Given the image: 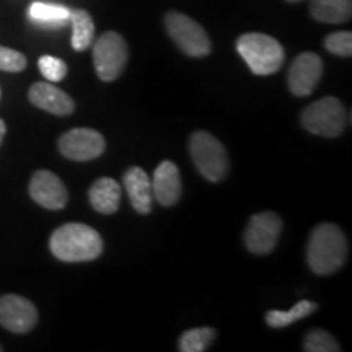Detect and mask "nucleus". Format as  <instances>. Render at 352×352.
<instances>
[{
    "label": "nucleus",
    "instance_id": "obj_1",
    "mask_svg": "<svg viewBox=\"0 0 352 352\" xmlns=\"http://www.w3.org/2000/svg\"><path fill=\"white\" fill-rule=\"evenodd\" d=\"M349 245L346 235L334 223H320L310 233L307 245V263L318 276H329L344 266Z\"/></svg>",
    "mask_w": 352,
    "mask_h": 352
},
{
    "label": "nucleus",
    "instance_id": "obj_2",
    "mask_svg": "<svg viewBox=\"0 0 352 352\" xmlns=\"http://www.w3.org/2000/svg\"><path fill=\"white\" fill-rule=\"evenodd\" d=\"M50 248L64 263L94 261L103 253V240L95 228L85 223H65L51 235Z\"/></svg>",
    "mask_w": 352,
    "mask_h": 352
},
{
    "label": "nucleus",
    "instance_id": "obj_3",
    "mask_svg": "<svg viewBox=\"0 0 352 352\" xmlns=\"http://www.w3.org/2000/svg\"><path fill=\"white\" fill-rule=\"evenodd\" d=\"M236 51L254 76H272L284 64V47L270 34L246 33L236 41Z\"/></svg>",
    "mask_w": 352,
    "mask_h": 352
},
{
    "label": "nucleus",
    "instance_id": "obj_4",
    "mask_svg": "<svg viewBox=\"0 0 352 352\" xmlns=\"http://www.w3.org/2000/svg\"><path fill=\"white\" fill-rule=\"evenodd\" d=\"M189 153L196 168L208 182H222L228 173V155L223 144L206 131H197L189 140Z\"/></svg>",
    "mask_w": 352,
    "mask_h": 352
},
{
    "label": "nucleus",
    "instance_id": "obj_5",
    "mask_svg": "<svg viewBox=\"0 0 352 352\" xmlns=\"http://www.w3.org/2000/svg\"><path fill=\"white\" fill-rule=\"evenodd\" d=\"M300 122L311 134L338 138L346 129V108L334 96H324L303 109Z\"/></svg>",
    "mask_w": 352,
    "mask_h": 352
},
{
    "label": "nucleus",
    "instance_id": "obj_6",
    "mask_svg": "<svg viewBox=\"0 0 352 352\" xmlns=\"http://www.w3.org/2000/svg\"><path fill=\"white\" fill-rule=\"evenodd\" d=\"M165 26L176 46L189 57H204L210 52V39L204 28L179 12H168L165 15Z\"/></svg>",
    "mask_w": 352,
    "mask_h": 352
},
{
    "label": "nucleus",
    "instance_id": "obj_7",
    "mask_svg": "<svg viewBox=\"0 0 352 352\" xmlns=\"http://www.w3.org/2000/svg\"><path fill=\"white\" fill-rule=\"evenodd\" d=\"M91 46L96 76L103 82L116 80L127 64V44L124 38L116 32H107Z\"/></svg>",
    "mask_w": 352,
    "mask_h": 352
},
{
    "label": "nucleus",
    "instance_id": "obj_8",
    "mask_svg": "<svg viewBox=\"0 0 352 352\" xmlns=\"http://www.w3.org/2000/svg\"><path fill=\"white\" fill-rule=\"evenodd\" d=\"M283 232V220L274 212H258L252 215L245 230V245L250 253L264 256L276 248Z\"/></svg>",
    "mask_w": 352,
    "mask_h": 352
},
{
    "label": "nucleus",
    "instance_id": "obj_9",
    "mask_svg": "<svg viewBox=\"0 0 352 352\" xmlns=\"http://www.w3.org/2000/svg\"><path fill=\"white\" fill-rule=\"evenodd\" d=\"M59 152L74 162H90L103 155L107 142L98 131L88 127L70 129L60 135L57 142Z\"/></svg>",
    "mask_w": 352,
    "mask_h": 352
},
{
    "label": "nucleus",
    "instance_id": "obj_10",
    "mask_svg": "<svg viewBox=\"0 0 352 352\" xmlns=\"http://www.w3.org/2000/svg\"><path fill=\"white\" fill-rule=\"evenodd\" d=\"M38 310L28 298L7 294L0 297V324L8 331L25 334L36 327Z\"/></svg>",
    "mask_w": 352,
    "mask_h": 352
},
{
    "label": "nucleus",
    "instance_id": "obj_11",
    "mask_svg": "<svg viewBox=\"0 0 352 352\" xmlns=\"http://www.w3.org/2000/svg\"><path fill=\"white\" fill-rule=\"evenodd\" d=\"M321 74H323V63L315 52H302L294 59L289 69V90L296 96H308L314 94L318 85Z\"/></svg>",
    "mask_w": 352,
    "mask_h": 352
},
{
    "label": "nucleus",
    "instance_id": "obj_12",
    "mask_svg": "<svg viewBox=\"0 0 352 352\" xmlns=\"http://www.w3.org/2000/svg\"><path fill=\"white\" fill-rule=\"evenodd\" d=\"M30 196L44 209L60 210L69 201V192L63 179L47 170H39L30 182Z\"/></svg>",
    "mask_w": 352,
    "mask_h": 352
},
{
    "label": "nucleus",
    "instance_id": "obj_13",
    "mask_svg": "<svg viewBox=\"0 0 352 352\" xmlns=\"http://www.w3.org/2000/svg\"><path fill=\"white\" fill-rule=\"evenodd\" d=\"M28 98L34 107L57 116H69L76 109V103L70 96L52 85L51 82H36L28 91Z\"/></svg>",
    "mask_w": 352,
    "mask_h": 352
},
{
    "label": "nucleus",
    "instance_id": "obj_14",
    "mask_svg": "<svg viewBox=\"0 0 352 352\" xmlns=\"http://www.w3.org/2000/svg\"><path fill=\"white\" fill-rule=\"evenodd\" d=\"M152 191L153 199H157V202H160L165 208L175 206L176 202L179 201L183 191V184L178 166H176L173 162L164 160L157 166L152 179Z\"/></svg>",
    "mask_w": 352,
    "mask_h": 352
},
{
    "label": "nucleus",
    "instance_id": "obj_15",
    "mask_svg": "<svg viewBox=\"0 0 352 352\" xmlns=\"http://www.w3.org/2000/svg\"><path fill=\"white\" fill-rule=\"evenodd\" d=\"M122 182H124V189L135 212L142 215L151 212L153 206V191L148 175L139 166H132L122 176Z\"/></svg>",
    "mask_w": 352,
    "mask_h": 352
},
{
    "label": "nucleus",
    "instance_id": "obj_16",
    "mask_svg": "<svg viewBox=\"0 0 352 352\" xmlns=\"http://www.w3.org/2000/svg\"><path fill=\"white\" fill-rule=\"evenodd\" d=\"M121 184L116 179L109 178V176H103V178L96 179L88 189V199H90L91 208L96 212L109 215L114 214L120 209L121 204Z\"/></svg>",
    "mask_w": 352,
    "mask_h": 352
},
{
    "label": "nucleus",
    "instance_id": "obj_17",
    "mask_svg": "<svg viewBox=\"0 0 352 352\" xmlns=\"http://www.w3.org/2000/svg\"><path fill=\"white\" fill-rule=\"evenodd\" d=\"M310 13L321 23H344L351 20L352 0H311Z\"/></svg>",
    "mask_w": 352,
    "mask_h": 352
},
{
    "label": "nucleus",
    "instance_id": "obj_18",
    "mask_svg": "<svg viewBox=\"0 0 352 352\" xmlns=\"http://www.w3.org/2000/svg\"><path fill=\"white\" fill-rule=\"evenodd\" d=\"M28 16L33 23L44 28H60L70 21V8L57 3L33 2L28 8Z\"/></svg>",
    "mask_w": 352,
    "mask_h": 352
},
{
    "label": "nucleus",
    "instance_id": "obj_19",
    "mask_svg": "<svg viewBox=\"0 0 352 352\" xmlns=\"http://www.w3.org/2000/svg\"><path fill=\"white\" fill-rule=\"evenodd\" d=\"M70 23H72V47L76 51H87L95 41V23L87 10L76 8L70 10Z\"/></svg>",
    "mask_w": 352,
    "mask_h": 352
},
{
    "label": "nucleus",
    "instance_id": "obj_20",
    "mask_svg": "<svg viewBox=\"0 0 352 352\" xmlns=\"http://www.w3.org/2000/svg\"><path fill=\"white\" fill-rule=\"evenodd\" d=\"M318 310V305L315 302L310 300H300L296 303L290 310L283 311V310H270L266 314V324L271 328H285L289 324L296 323V321H300L307 316Z\"/></svg>",
    "mask_w": 352,
    "mask_h": 352
},
{
    "label": "nucleus",
    "instance_id": "obj_21",
    "mask_svg": "<svg viewBox=\"0 0 352 352\" xmlns=\"http://www.w3.org/2000/svg\"><path fill=\"white\" fill-rule=\"evenodd\" d=\"M215 331L214 328H195L188 329L182 334L178 342V349L182 352H204L209 349L210 342L215 340Z\"/></svg>",
    "mask_w": 352,
    "mask_h": 352
},
{
    "label": "nucleus",
    "instance_id": "obj_22",
    "mask_svg": "<svg viewBox=\"0 0 352 352\" xmlns=\"http://www.w3.org/2000/svg\"><path fill=\"white\" fill-rule=\"evenodd\" d=\"M303 351L307 352H340L341 346L324 329H311L303 340Z\"/></svg>",
    "mask_w": 352,
    "mask_h": 352
},
{
    "label": "nucleus",
    "instance_id": "obj_23",
    "mask_svg": "<svg viewBox=\"0 0 352 352\" xmlns=\"http://www.w3.org/2000/svg\"><path fill=\"white\" fill-rule=\"evenodd\" d=\"M38 67L41 76L47 82H60L67 76V64L63 59H57L54 56H41L38 60Z\"/></svg>",
    "mask_w": 352,
    "mask_h": 352
},
{
    "label": "nucleus",
    "instance_id": "obj_24",
    "mask_svg": "<svg viewBox=\"0 0 352 352\" xmlns=\"http://www.w3.org/2000/svg\"><path fill=\"white\" fill-rule=\"evenodd\" d=\"M324 47L334 56L351 57L352 54V34L351 32L331 33L324 39Z\"/></svg>",
    "mask_w": 352,
    "mask_h": 352
},
{
    "label": "nucleus",
    "instance_id": "obj_25",
    "mask_svg": "<svg viewBox=\"0 0 352 352\" xmlns=\"http://www.w3.org/2000/svg\"><path fill=\"white\" fill-rule=\"evenodd\" d=\"M26 67V57L21 52L0 46V70L3 72H21Z\"/></svg>",
    "mask_w": 352,
    "mask_h": 352
},
{
    "label": "nucleus",
    "instance_id": "obj_26",
    "mask_svg": "<svg viewBox=\"0 0 352 352\" xmlns=\"http://www.w3.org/2000/svg\"><path fill=\"white\" fill-rule=\"evenodd\" d=\"M6 132H7V127H6V122L0 120V145L3 142V138H6Z\"/></svg>",
    "mask_w": 352,
    "mask_h": 352
},
{
    "label": "nucleus",
    "instance_id": "obj_27",
    "mask_svg": "<svg viewBox=\"0 0 352 352\" xmlns=\"http://www.w3.org/2000/svg\"><path fill=\"white\" fill-rule=\"evenodd\" d=\"M290 3H297V2H302V0H287Z\"/></svg>",
    "mask_w": 352,
    "mask_h": 352
},
{
    "label": "nucleus",
    "instance_id": "obj_28",
    "mask_svg": "<svg viewBox=\"0 0 352 352\" xmlns=\"http://www.w3.org/2000/svg\"><path fill=\"white\" fill-rule=\"evenodd\" d=\"M0 352H2V346H0Z\"/></svg>",
    "mask_w": 352,
    "mask_h": 352
}]
</instances>
